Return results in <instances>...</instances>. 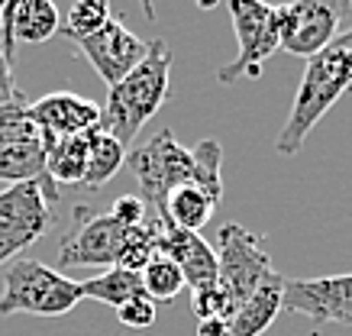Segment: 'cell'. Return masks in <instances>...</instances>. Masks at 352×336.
I'll return each mask as SVG.
<instances>
[{
    "instance_id": "obj_1",
    "label": "cell",
    "mask_w": 352,
    "mask_h": 336,
    "mask_svg": "<svg viewBox=\"0 0 352 336\" xmlns=\"http://www.w3.org/2000/svg\"><path fill=\"white\" fill-rule=\"evenodd\" d=\"M126 168L136 178L139 201L155 217H165V201L182 185L201 188L217 204L223 201V146L217 139H204L188 149L175 139L171 130H159L142 146L126 152Z\"/></svg>"
},
{
    "instance_id": "obj_24",
    "label": "cell",
    "mask_w": 352,
    "mask_h": 336,
    "mask_svg": "<svg viewBox=\"0 0 352 336\" xmlns=\"http://www.w3.org/2000/svg\"><path fill=\"white\" fill-rule=\"evenodd\" d=\"M120 324L129 326V330H149L155 324V301H149L146 294H139L133 301H126L123 307L117 311Z\"/></svg>"
},
{
    "instance_id": "obj_17",
    "label": "cell",
    "mask_w": 352,
    "mask_h": 336,
    "mask_svg": "<svg viewBox=\"0 0 352 336\" xmlns=\"http://www.w3.org/2000/svg\"><path fill=\"white\" fill-rule=\"evenodd\" d=\"M55 185H81L87 172V133L45 146V168Z\"/></svg>"
},
{
    "instance_id": "obj_7",
    "label": "cell",
    "mask_w": 352,
    "mask_h": 336,
    "mask_svg": "<svg viewBox=\"0 0 352 336\" xmlns=\"http://www.w3.org/2000/svg\"><path fill=\"white\" fill-rule=\"evenodd\" d=\"M55 204H58V185L45 172L39 178L3 188L0 191V233L20 252H26V246L52 233Z\"/></svg>"
},
{
    "instance_id": "obj_9",
    "label": "cell",
    "mask_w": 352,
    "mask_h": 336,
    "mask_svg": "<svg viewBox=\"0 0 352 336\" xmlns=\"http://www.w3.org/2000/svg\"><path fill=\"white\" fill-rule=\"evenodd\" d=\"M278 13V49L298 58H314L342 33V16L349 13V3H327V0H300V3H281Z\"/></svg>"
},
{
    "instance_id": "obj_10",
    "label": "cell",
    "mask_w": 352,
    "mask_h": 336,
    "mask_svg": "<svg viewBox=\"0 0 352 336\" xmlns=\"http://www.w3.org/2000/svg\"><path fill=\"white\" fill-rule=\"evenodd\" d=\"M281 311L310 317L317 324L352 326V271L323 278H285Z\"/></svg>"
},
{
    "instance_id": "obj_27",
    "label": "cell",
    "mask_w": 352,
    "mask_h": 336,
    "mask_svg": "<svg viewBox=\"0 0 352 336\" xmlns=\"http://www.w3.org/2000/svg\"><path fill=\"white\" fill-rule=\"evenodd\" d=\"M16 256H20V249H16V246H13L10 239H7V236H3V233H0V262L16 259Z\"/></svg>"
},
{
    "instance_id": "obj_26",
    "label": "cell",
    "mask_w": 352,
    "mask_h": 336,
    "mask_svg": "<svg viewBox=\"0 0 352 336\" xmlns=\"http://www.w3.org/2000/svg\"><path fill=\"white\" fill-rule=\"evenodd\" d=\"M197 336H226V320L220 317H207L197 324Z\"/></svg>"
},
{
    "instance_id": "obj_22",
    "label": "cell",
    "mask_w": 352,
    "mask_h": 336,
    "mask_svg": "<svg viewBox=\"0 0 352 336\" xmlns=\"http://www.w3.org/2000/svg\"><path fill=\"white\" fill-rule=\"evenodd\" d=\"M139 275H142V291H146V298L155 304L175 301V298L182 294V288H188L182 269H178L171 259H165V256H155Z\"/></svg>"
},
{
    "instance_id": "obj_25",
    "label": "cell",
    "mask_w": 352,
    "mask_h": 336,
    "mask_svg": "<svg viewBox=\"0 0 352 336\" xmlns=\"http://www.w3.org/2000/svg\"><path fill=\"white\" fill-rule=\"evenodd\" d=\"M16 100H26V98H23V91L16 87V81H13V62L0 49V107L16 104Z\"/></svg>"
},
{
    "instance_id": "obj_13",
    "label": "cell",
    "mask_w": 352,
    "mask_h": 336,
    "mask_svg": "<svg viewBox=\"0 0 352 336\" xmlns=\"http://www.w3.org/2000/svg\"><path fill=\"white\" fill-rule=\"evenodd\" d=\"M159 256L171 259L178 269H182L184 284L191 288V294L217 288V271H220L217 252L201 233L178 229L165 220V223H162V233H159Z\"/></svg>"
},
{
    "instance_id": "obj_21",
    "label": "cell",
    "mask_w": 352,
    "mask_h": 336,
    "mask_svg": "<svg viewBox=\"0 0 352 336\" xmlns=\"http://www.w3.org/2000/svg\"><path fill=\"white\" fill-rule=\"evenodd\" d=\"M110 16H113V13H110L107 3H100V0H78V3L68 7L58 33H62L68 43L78 45V43H85L87 36L100 33V30L107 26Z\"/></svg>"
},
{
    "instance_id": "obj_4",
    "label": "cell",
    "mask_w": 352,
    "mask_h": 336,
    "mask_svg": "<svg viewBox=\"0 0 352 336\" xmlns=\"http://www.w3.org/2000/svg\"><path fill=\"white\" fill-rule=\"evenodd\" d=\"M171 52L165 39H152L149 55L142 65L133 68L117 87L107 91V100L100 107V130H107L123 146L136 139V133L162 110L168 98Z\"/></svg>"
},
{
    "instance_id": "obj_18",
    "label": "cell",
    "mask_w": 352,
    "mask_h": 336,
    "mask_svg": "<svg viewBox=\"0 0 352 336\" xmlns=\"http://www.w3.org/2000/svg\"><path fill=\"white\" fill-rule=\"evenodd\" d=\"M214 210H217V201L194 185L175 188L168 194V201H165V220L171 227L188 229V233H197L201 227H207V220L214 217Z\"/></svg>"
},
{
    "instance_id": "obj_11",
    "label": "cell",
    "mask_w": 352,
    "mask_h": 336,
    "mask_svg": "<svg viewBox=\"0 0 352 336\" xmlns=\"http://www.w3.org/2000/svg\"><path fill=\"white\" fill-rule=\"evenodd\" d=\"M78 49L85 52V58L94 65V71L107 87H117L149 55V43L139 39L129 26H123L120 16H110L107 26L100 33L87 36L85 43H78Z\"/></svg>"
},
{
    "instance_id": "obj_12",
    "label": "cell",
    "mask_w": 352,
    "mask_h": 336,
    "mask_svg": "<svg viewBox=\"0 0 352 336\" xmlns=\"http://www.w3.org/2000/svg\"><path fill=\"white\" fill-rule=\"evenodd\" d=\"M26 117L39 130L43 146L68 136H85L100 126V104L87 98H78L72 91H55L45 94L36 104H26Z\"/></svg>"
},
{
    "instance_id": "obj_16",
    "label": "cell",
    "mask_w": 352,
    "mask_h": 336,
    "mask_svg": "<svg viewBox=\"0 0 352 336\" xmlns=\"http://www.w3.org/2000/svg\"><path fill=\"white\" fill-rule=\"evenodd\" d=\"M126 165V146L120 139H113L107 130H91L87 133V172L81 188L87 191H100L110 178Z\"/></svg>"
},
{
    "instance_id": "obj_20",
    "label": "cell",
    "mask_w": 352,
    "mask_h": 336,
    "mask_svg": "<svg viewBox=\"0 0 352 336\" xmlns=\"http://www.w3.org/2000/svg\"><path fill=\"white\" fill-rule=\"evenodd\" d=\"M45 168V146L36 142H16V146H0V181H30L39 178Z\"/></svg>"
},
{
    "instance_id": "obj_15",
    "label": "cell",
    "mask_w": 352,
    "mask_h": 336,
    "mask_svg": "<svg viewBox=\"0 0 352 336\" xmlns=\"http://www.w3.org/2000/svg\"><path fill=\"white\" fill-rule=\"evenodd\" d=\"M62 30V16L58 7L49 0H16L10 10V33L13 43H32L39 45L52 39Z\"/></svg>"
},
{
    "instance_id": "obj_19",
    "label": "cell",
    "mask_w": 352,
    "mask_h": 336,
    "mask_svg": "<svg viewBox=\"0 0 352 336\" xmlns=\"http://www.w3.org/2000/svg\"><path fill=\"white\" fill-rule=\"evenodd\" d=\"M81 291H85V298L104 301L110 307H117V311L126 301L146 294L142 291V275L139 271H126V269H107L104 275H97V278H87V282H81Z\"/></svg>"
},
{
    "instance_id": "obj_3",
    "label": "cell",
    "mask_w": 352,
    "mask_h": 336,
    "mask_svg": "<svg viewBox=\"0 0 352 336\" xmlns=\"http://www.w3.org/2000/svg\"><path fill=\"white\" fill-rule=\"evenodd\" d=\"M214 252L217 265H220L217 288L191 294V307L197 320H207V317L230 320L236 314V307L275 271L272 256L265 252V236L239 227V223H223L217 229Z\"/></svg>"
},
{
    "instance_id": "obj_23",
    "label": "cell",
    "mask_w": 352,
    "mask_h": 336,
    "mask_svg": "<svg viewBox=\"0 0 352 336\" xmlns=\"http://www.w3.org/2000/svg\"><path fill=\"white\" fill-rule=\"evenodd\" d=\"M36 139H39V130L26 117V100L0 107V146H16V142H36Z\"/></svg>"
},
{
    "instance_id": "obj_5",
    "label": "cell",
    "mask_w": 352,
    "mask_h": 336,
    "mask_svg": "<svg viewBox=\"0 0 352 336\" xmlns=\"http://www.w3.org/2000/svg\"><path fill=\"white\" fill-rule=\"evenodd\" d=\"M85 301L81 282H72L58 269L39 259H13L3 278L0 317H65Z\"/></svg>"
},
{
    "instance_id": "obj_8",
    "label": "cell",
    "mask_w": 352,
    "mask_h": 336,
    "mask_svg": "<svg viewBox=\"0 0 352 336\" xmlns=\"http://www.w3.org/2000/svg\"><path fill=\"white\" fill-rule=\"evenodd\" d=\"M226 10L233 16L239 52L217 71V81L220 85H233L239 78L256 81L262 75V65L278 52V13L272 3H249V0H230Z\"/></svg>"
},
{
    "instance_id": "obj_6",
    "label": "cell",
    "mask_w": 352,
    "mask_h": 336,
    "mask_svg": "<svg viewBox=\"0 0 352 336\" xmlns=\"http://www.w3.org/2000/svg\"><path fill=\"white\" fill-rule=\"evenodd\" d=\"M136 227L120 223L110 210L94 214L87 207H75L72 227L58 246V265L62 269H117L123 259L129 236Z\"/></svg>"
},
{
    "instance_id": "obj_14",
    "label": "cell",
    "mask_w": 352,
    "mask_h": 336,
    "mask_svg": "<svg viewBox=\"0 0 352 336\" xmlns=\"http://www.w3.org/2000/svg\"><path fill=\"white\" fill-rule=\"evenodd\" d=\"M281 294H285V275L275 269L226 320V336H262L281 314Z\"/></svg>"
},
{
    "instance_id": "obj_2",
    "label": "cell",
    "mask_w": 352,
    "mask_h": 336,
    "mask_svg": "<svg viewBox=\"0 0 352 336\" xmlns=\"http://www.w3.org/2000/svg\"><path fill=\"white\" fill-rule=\"evenodd\" d=\"M352 91V26L342 30L320 55H314L304 68V78L298 85L291 113L285 117V126L278 130L275 152L278 155H298L307 142L310 130L340 104L342 94Z\"/></svg>"
}]
</instances>
